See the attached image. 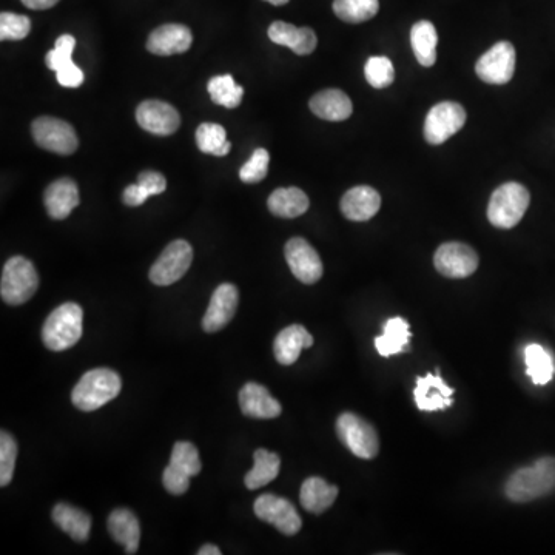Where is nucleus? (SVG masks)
Instances as JSON below:
<instances>
[{
	"instance_id": "obj_29",
	"label": "nucleus",
	"mask_w": 555,
	"mask_h": 555,
	"mask_svg": "<svg viewBox=\"0 0 555 555\" xmlns=\"http://www.w3.org/2000/svg\"><path fill=\"white\" fill-rule=\"evenodd\" d=\"M411 44L418 64L432 67L437 61L438 34L434 24L420 21L412 27Z\"/></svg>"
},
{
	"instance_id": "obj_1",
	"label": "nucleus",
	"mask_w": 555,
	"mask_h": 555,
	"mask_svg": "<svg viewBox=\"0 0 555 555\" xmlns=\"http://www.w3.org/2000/svg\"><path fill=\"white\" fill-rule=\"evenodd\" d=\"M555 489V458L543 457L529 468L518 469L506 481V497L515 503H528L551 494Z\"/></svg>"
},
{
	"instance_id": "obj_31",
	"label": "nucleus",
	"mask_w": 555,
	"mask_h": 555,
	"mask_svg": "<svg viewBox=\"0 0 555 555\" xmlns=\"http://www.w3.org/2000/svg\"><path fill=\"white\" fill-rule=\"evenodd\" d=\"M526 374L532 383L545 386L554 377L555 364L551 354L540 344H529L525 349Z\"/></svg>"
},
{
	"instance_id": "obj_42",
	"label": "nucleus",
	"mask_w": 555,
	"mask_h": 555,
	"mask_svg": "<svg viewBox=\"0 0 555 555\" xmlns=\"http://www.w3.org/2000/svg\"><path fill=\"white\" fill-rule=\"evenodd\" d=\"M56 78H58V82L62 87L78 88L84 84V71L71 61L56 71Z\"/></svg>"
},
{
	"instance_id": "obj_13",
	"label": "nucleus",
	"mask_w": 555,
	"mask_h": 555,
	"mask_svg": "<svg viewBox=\"0 0 555 555\" xmlns=\"http://www.w3.org/2000/svg\"><path fill=\"white\" fill-rule=\"evenodd\" d=\"M287 264L296 280L304 284H315L323 276V263L317 250L304 238H292L284 249Z\"/></svg>"
},
{
	"instance_id": "obj_30",
	"label": "nucleus",
	"mask_w": 555,
	"mask_h": 555,
	"mask_svg": "<svg viewBox=\"0 0 555 555\" xmlns=\"http://www.w3.org/2000/svg\"><path fill=\"white\" fill-rule=\"evenodd\" d=\"M253 458H255V465H253L252 471L247 472L244 477V483L250 491L269 485L270 481L278 477L281 469L280 455L273 454L266 449H258Z\"/></svg>"
},
{
	"instance_id": "obj_3",
	"label": "nucleus",
	"mask_w": 555,
	"mask_h": 555,
	"mask_svg": "<svg viewBox=\"0 0 555 555\" xmlns=\"http://www.w3.org/2000/svg\"><path fill=\"white\" fill-rule=\"evenodd\" d=\"M84 310L79 304L65 303L48 315L42 327V341L47 349L62 352L81 340Z\"/></svg>"
},
{
	"instance_id": "obj_14",
	"label": "nucleus",
	"mask_w": 555,
	"mask_h": 555,
	"mask_svg": "<svg viewBox=\"0 0 555 555\" xmlns=\"http://www.w3.org/2000/svg\"><path fill=\"white\" fill-rule=\"evenodd\" d=\"M136 121L145 132L170 136L181 125V116L173 105L162 101H145L136 110Z\"/></svg>"
},
{
	"instance_id": "obj_28",
	"label": "nucleus",
	"mask_w": 555,
	"mask_h": 555,
	"mask_svg": "<svg viewBox=\"0 0 555 555\" xmlns=\"http://www.w3.org/2000/svg\"><path fill=\"white\" fill-rule=\"evenodd\" d=\"M409 341H411L409 323L403 318L395 317L386 321L383 335L375 338V347L381 357H392L403 352Z\"/></svg>"
},
{
	"instance_id": "obj_43",
	"label": "nucleus",
	"mask_w": 555,
	"mask_h": 555,
	"mask_svg": "<svg viewBox=\"0 0 555 555\" xmlns=\"http://www.w3.org/2000/svg\"><path fill=\"white\" fill-rule=\"evenodd\" d=\"M138 184L144 187L145 192L150 196L161 195L167 189V181L164 176L155 170H145L138 176Z\"/></svg>"
},
{
	"instance_id": "obj_32",
	"label": "nucleus",
	"mask_w": 555,
	"mask_h": 555,
	"mask_svg": "<svg viewBox=\"0 0 555 555\" xmlns=\"http://www.w3.org/2000/svg\"><path fill=\"white\" fill-rule=\"evenodd\" d=\"M380 10L378 0H335L333 13L347 24H361L377 16Z\"/></svg>"
},
{
	"instance_id": "obj_46",
	"label": "nucleus",
	"mask_w": 555,
	"mask_h": 555,
	"mask_svg": "<svg viewBox=\"0 0 555 555\" xmlns=\"http://www.w3.org/2000/svg\"><path fill=\"white\" fill-rule=\"evenodd\" d=\"M198 555H221V549L215 545H204L199 549Z\"/></svg>"
},
{
	"instance_id": "obj_41",
	"label": "nucleus",
	"mask_w": 555,
	"mask_h": 555,
	"mask_svg": "<svg viewBox=\"0 0 555 555\" xmlns=\"http://www.w3.org/2000/svg\"><path fill=\"white\" fill-rule=\"evenodd\" d=\"M190 475L187 472L181 471V469L176 468L175 465L170 463L167 468H165L164 475H162V483H164V488L170 492L172 495H182L187 492L190 486Z\"/></svg>"
},
{
	"instance_id": "obj_27",
	"label": "nucleus",
	"mask_w": 555,
	"mask_h": 555,
	"mask_svg": "<svg viewBox=\"0 0 555 555\" xmlns=\"http://www.w3.org/2000/svg\"><path fill=\"white\" fill-rule=\"evenodd\" d=\"M270 212L280 218H298L309 210L310 202L306 193L298 187L276 189L267 201Z\"/></svg>"
},
{
	"instance_id": "obj_10",
	"label": "nucleus",
	"mask_w": 555,
	"mask_h": 555,
	"mask_svg": "<svg viewBox=\"0 0 555 555\" xmlns=\"http://www.w3.org/2000/svg\"><path fill=\"white\" fill-rule=\"evenodd\" d=\"M475 73L481 81L491 85L508 84L515 73V48L511 42H498L486 51L475 65Z\"/></svg>"
},
{
	"instance_id": "obj_45",
	"label": "nucleus",
	"mask_w": 555,
	"mask_h": 555,
	"mask_svg": "<svg viewBox=\"0 0 555 555\" xmlns=\"http://www.w3.org/2000/svg\"><path fill=\"white\" fill-rule=\"evenodd\" d=\"M59 0H22V4L30 10H48L58 4Z\"/></svg>"
},
{
	"instance_id": "obj_7",
	"label": "nucleus",
	"mask_w": 555,
	"mask_h": 555,
	"mask_svg": "<svg viewBox=\"0 0 555 555\" xmlns=\"http://www.w3.org/2000/svg\"><path fill=\"white\" fill-rule=\"evenodd\" d=\"M193 249L184 239H176L165 247L150 269V281L156 286H170L181 280L192 266Z\"/></svg>"
},
{
	"instance_id": "obj_15",
	"label": "nucleus",
	"mask_w": 555,
	"mask_h": 555,
	"mask_svg": "<svg viewBox=\"0 0 555 555\" xmlns=\"http://www.w3.org/2000/svg\"><path fill=\"white\" fill-rule=\"evenodd\" d=\"M239 293L233 284H221L210 298L206 315L202 318V329L209 333L224 329L235 317Z\"/></svg>"
},
{
	"instance_id": "obj_39",
	"label": "nucleus",
	"mask_w": 555,
	"mask_h": 555,
	"mask_svg": "<svg viewBox=\"0 0 555 555\" xmlns=\"http://www.w3.org/2000/svg\"><path fill=\"white\" fill-rule=\"evenodd\" d=\"M270 156L266 148H256L249 161L239 170V178L246 184L263 181L269 173Z\"/></svg>"
},
{
	"instance_id": "obj_9",
	"label": "nucleus",
	"mask_w": 555,
	"mask_h": 555,
	"mask_svg": "<svg viewBox=\"0 0 555 555\" xmlns=\"http://www.w3.org/2000/svg\"><path fill=\"white\" fill-rule=\"evenodd\" d=\"M466 124V111L457 102L434 105L424 122V138L429 144L440 145L460 132Z\"/></svg>"
},
{
	"instance_id": "obj_5",
	"label": "nucleus",
	"mask_w": 555,
	"mask_h": 555,
	"mask_svg": "<svg viewBox=\"0 0 555 555\" xmlns=\"http://www.w3.org/2000/svg\"><path fill=\"white\" fill-rule=\"evenodd\" d=\"M39 287L36 267L24 256H13L5 263L0 281L2 300L11 306H21L31 300Z\"/></svg>"
},
{
	"instance_id": "obj_47",
	"label": "nucleus",
	"mask_w": 555,
	"mask_h": 555,
	"mask_svg": "<svg viewBox=\"0 0 555 555\" xmlns=\"http://www.w3.org/2000/svg\"><path fill=\"white\" fill-rule=\"evenodd\" d=\"M266 2L275 5V7H281V5H286L289 0H266Z\"/></svg>"
},
{
	"instance_id": "obj_25",
	"label": "nucleus",
	"mask_w": 555,
	"mask_h": 555,
	"mask_svg": "<svg viewBox=\"0 0 555 555\" xmlns=\"http://www.w3.org/2000/svg\"><path fill=\"white\" fill-rule=\"evenodd\" d=\"M337 497V486L329 485L321 477L307 478L301 486L300 502L310 514H323L335 503Z\"/></svg>"
},
{
	"instance_id": "obj_17",
	"label": "nucleus",
	"mask_w": 555,
	"mask_h": 555,
	"mask_svg": "<svg viewBox=\"0 0 555 555\" xmlns=\"http://www.w3.org/2000/svg\"><path fill=\"white\" fill-rule=\"evenodd\" d=\"M193 34L181 24L161 25L148 36L147 50L156 56L181 54L192 47Z\"/></svg>"
},
{
	"instance_id": "obj_24",
	"label": "nucleus",
	"mask_w": 555,
	"mask_h": 555,
	"mask_svg": "<svg viewBox=\"0 0 555 555\" xmlns=\"http://www.w3.org/2000/svg\"><path fill=\"white\" fill-rule=\"evenodd\" d=\"M108 532L127 554H136L141 540V526L130 509H116L111 512L107 523Z\"/></svg>"
},
{
	"instance_id": "obj_44",
	"label": "nucleus",
	"mask_w": 555,
	"mask_h": 555,
	"mask_svg": "<svg viewBox=\"0 0 555 555\" xmlns=\"http://www.w3.org/2000/svg\"><path fill=\"white\" fill-rule=\"evenodd\" d=\"M148 198H150V195L145 192L141 184L128 185L127 189L124 190V195H122L125 206L128 207L142 206Z\"/></svg>"
},
{
	"instance_id": "obj_37",
	"label": "nucleus",
	"mask_w": 555,
	"mask_h": 555,
	"mask_svg": "<svg viewBox=\"0 0 555 555\" xmlns=\"http://www.w3.org/2000/svg\"><path fill=\"white\" fill-rule=\"evenodd\" d=\"M17 443L7 431L0 432V486L10 485L16 466Z\"/></svg>"
},
{
	"instance_id": "obj_20",
	"label": "nucleus",
	"mask_w": 555,
	"mask_h": 555,
	"mask_svg": "<svg viewBox=\"0 0 555 555\" xmlns=\"http://www.w3.org/2000/svg\"><path fill=\"white\" fill-rule=\"evenodd\" d=\"M269 39L273 44L290 48L298 56L313 53L318 45L317 34L312 28H298L287 22H273L269 28Z\"/></svg>"
},
{
	"instance_id": "obj_2",
	"label": "nucleus",
	"mask_w": 555,
	"mask_h": 555,
	"mask_svg": "<svg viewBox=\"0 0 555 555\" xmlns=\"http://www.w3.org/2000/svg\"><path fill=\"white\" fill-rule=\"evenodd\" d=\"M121 377L115 370L99 369L90 370L71 392V401L82 412H93L101 409L105 404L115 400L121 394Z\"/></svg>"
},
{
	"instance_id": "obj_35",
	"label": "nucleus",
	"mask_w": 555,
	"mask_h": 555,
	"mask_svg": "<svg viewBox=\"0 0 555 555\" xmlns=\"http://www.w3.org/2000/svg\"><path fill=\"white\" fill-rule=\"evenodd\" d=\"M364 74L370 87L387 88L394 84L395 70L391 59L386 56H372L364 65Z\"/></svg>"
},
{
	"instance_id": "obj_11",
	"label": "nucleus",
	"mask_w": 555,
	"mask_h": 555,
	"mask_svg": "<svg viewBox=\"0 0 555 555\" xmlns=\"http://www.w3.org/2000/svg\"><path fill=\"white\" fill-rule=\"evenodd\" d=\"M256 517L263 522L275 526L281 534L295 535L300 532L303 520L296 512L295 506L275 494H264L256 498L255 506Z\"/></svg>"
},
{
	"instance_id": "obj_33",
	"label": "nucleus",
	"mask_w": 555,
	"mask_h": 555,
	"mask_svg": "<svg viewBox=\"0 0 555 555\" xmlns=\"http://www.w3.org/2000/svg\"><path fill=\"white\" fill-rule=\"evenodd\" d=\"M196 145L202 153L213 156L229 155L232 144L227 141V133L219 124H201L196 130Z\"/></svg>"
},
{
	"instance_id": "obj_26",
	"label": "nucleus",
	"mask_w": 555,
	"mask_h": 555,
	"mask_svg": "<svg viewBox=\"0 0 555 555\" xmlns=\"http://www.w3.org/2000/svg\"><path fill=\"white\" fill-rule=\"evenodd\" d=\"M53 522L67 532L74 542L84 543L90 537L91 517L82 509L74 508L67 503H59L51 512Z\"/></svg>"
},
{
	"instance_id": "obj_6",
	"label": "nucleus",
	"mask_w": 555,
	"mask_h": 555,
	"mask_svg": "<svg viewBox=\"0 0 555 555\" xmlns=\"http://www.w3.org/2000/svg\"><path fill=\"white\" fill-rule=\"evenodd\" d=\"M337 434L341 443L358 458L370 460L377 457L380 451V440L374 426L352 412L338 417Z\"/></svg>"
},
{
	"instance_id": "obj_40",
	"label": "nucleus",
	"mask_w": 555,
	"mask_h": 555,
	"mask_svg": "<svg viewBox=\"0 0 555 555\" xmlns=\"http://www.w3.org/2000/svg\"><path fill=\"white\" fill-rule=\"evenodd\" d=\"M74 47H76V39L71 34H62L54 44L53 50L48 51L47 58H45L47 67L56 73L59 68L73 61Z\"/></svg>"
},
{
	"instance_id": "obj_19",
	"label": "nucleus",
	"mask_w": 555,
	"mask_h": 555,
	"mask_svg": "<svg viewBox=\"0 0 555 555\" xmlns=\"http://www.w3.org/2000/svg\"><path fill=\"white\" fill-rule=\"evenodd\" d=\"M341 212L350 221L364 222L374 218L381 207V196L369 185L347 190L340 202Z\"/></svg>"
},
{
	"instance_id": "obj_36",
	"label": "nucleus",
	"mask_w": 555,
	"mask_h": 555,
	"mask_svg": "<svg viewBox=\"0 0 555 555\" xmlns=\"http://www.w3.org/2000/svg\"><path fill=\"white\" fill-rule=\"evenodd\" d=\"M170 463L181 471L187 472L190 477L198 475L202 468L198 449H196L195 444L189 443V441H176Z\"/></svg>"
},
{
	"instance_id": "obj_18",
	"label": "nucleus",
	"mask_w": 555,
	"mask_h": 555,
	"mask_svg": "<svg viewBox=\"0 0 555 555\" xmlns=\"http://www.w3.org/2000/svg\"><path fill=\"white\" fill-rule=\"evenodd\" d=\"M239 407L246 417L258 418V420L280 417L283 412L280 401L270 395L267 387L253 381L239 391Z\"/></svg>"
},
{
	"instance_id": "obj_38",
	"label": "nucleus",
	"mask_w": 555,
	"mask_h": 555,
	"mask_svg": "<svg viewBox=\"0 0 555 555\" xmlns=\"http://www.w3.org/2000/svg\"><path fill=\"white\" fill-rule=\"evenodd\" d=\"M31 21L24 14H0V39L2 41H22L30 34Z\"/></svg>"
},
{
	"instance_id": "obj_8",
	"label": "nucleus",
	"mask_w": 555,
	"mask_h": 555,
	"mask_svg": "<svg viewBox=\"0 0 555 555\" xmlns=\"http://www.w3.org/2000/svg\"><path fill=\"white\" fill-rule=\"evenodd\" d=\"M34 141L39 147L58 155H73L78 150V135L68 122L50 116L37 118L31 125Z\"/></svg>"
},
{
	"instance_id": "obj_12",
	"label": "nucleus",
	"mask_w": 555,
	"mask_h": 555,
	"mask_svg": "<svg viewBox=\"0 0 555 555\" xmlns=\"http://www.w3.org/2000/svg\"><path fill=\"white\" fill-rule=\"evenodd\" d=\"M434 264L441 275L460 280L478 269V255L468 244L446 243L435 252Z\"/></svg>"
},
{
	"instance_id": "obj_22",
	"label": "nucleus",
	"mask_w": 555,
	"mask_h": 555,
	"mask_svg": "<svg viewBox=\"0 0 555 555\" xmlns=\"http://www.w3.org/2000/svg\"><path fill=\"white\" fill-rule=\"evenodd\" d=\"M313 346V337L307 332L306 327L300 324L286 327L278 333L273 344V352L278 363L283 366L295 364L300 358L303 349H309Z\"/></svg>"
},
{
	"instance_id": "obj_21",
	"label": "nucleus",
	"mask_w": 555,
	"mask_h": 555,
	"mask_svg": "<svg viewBox=\"0 0 555 555\" xmlns=\"http://www.w3.org/2000/svg\"><path fill=\"white\" fill-rule=\"evenodd\" d=\"M45 209L53 219H65L79 206L78 184L70 178H61L48 185L44 195Z\"/></svg>"
},
{
	"instance_id": "obj_23",
	"label": "nucleus",
	"mask_w": 555,
	"mask_h": 555,
	"mask_svg": "<svg viewBox=\"0 0 555 555\" xmlns=\"http://www.w3.org/2000/svg\"><path fill=\"white\" fill-rule=\"evenodd\" d=\"M310 110L324 121L340 122L350 118L354 105L344 91L330 88L320 91L310 99Z\"/></svg>"
},
{
	"instance_id": "obj_16",
	"label": "nucleus",
	"mask_w": 555,
	"mask_h": 555,
	"mask_svg": "<svg viewBox=\"0 0 555 555\" xmlns=\"http://www.w3.org/2000/svg\"><path fill=\"white\" fill-rule=\"evenodd\" d=\"M454 392L455 389L444 383L438 369L435 375L428 374L417 378V386L414 389L415 403L420 411H443L454 403Z\"/></svg>"
},
{
	"instance_id": "obj_34",
	"label": "nucleus",
	"mask_w": 555,
	"mask_h": 555,
	"mask_svg": "<svg viewBox=\"0 0 555 555\" xmlns=\"http://www.w3.org/2000/svg\"><path fill=\"white\" fill-rule=\"evenodd\" d=\"M207 90L212 101L222 107L236 108L243 101L244 88L236 84L230 74H222L210 79Z\"/></svg>"
},
{
	"instance_id": "obj_4",
	"label": "nucleus",
	"mask_w": 555,
	"mask_h": 555,
	"mask_svg": "<svg viewBox=\"0 0 555 555\" xmlns=\"http://www.w3.org/2000/svg\"><path fill=\"white\" fill-rule=\"evenodd\" d=\"M531 195L525 185L506 182L489 199L488 219L497 229H514L528 210Z\"/></svg>"
}]
</instances>
